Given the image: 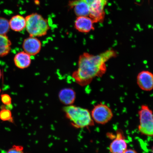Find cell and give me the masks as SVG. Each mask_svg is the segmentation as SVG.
<instances>
[{
    "label": "cell",
    "mask_w": 153,
    "mask_h": 153,
    "mask_svg": "<svg viewBox=\"0 0 153 153\" xmlns=\"http://www.w3.org/2000/svg\"><path fill=\"white\" fill-rule=\"evenodd\" d=\"M138 128L142 135L153 137V112L148 105H143L138 111Z\"/></svg>",
    "instance_id": "obj_4"
},
{
    "label": "cell",
    "mask_w": 153,
    "mask_h": 153,
    "mask_svg": "<svg viewBox=\"0 0 153 153\" xmlns=\"http://www.w3.org/2000/svg\"><path fill=\"white\" fill-rule=\"evenodd\" d=\"M152 153H153V146L152 148Z\"/></svg>",
    "instance_id": "obj_22"
},
{
    "label": "cell",
    "mask_w": 153,
    "mask_h": 153,
    "mask_svg": "<svg viewBox=\"0 0 153 153\" xmlns=\"http://www.w3.org/2000/svg\"><path fill=\"white\" fill-rule=\"evenodd\" d=\"M63 110L72 125L76 128H85L94 125L91 112L87 109L72 105L65 106Z\"/></svg>",
    "instance_id": "obj_2"
},
{
    "label": "cell",
    "mask_w": 153,
    "mask_h": 153,
    "mask_svg": "<svg viewBox=\"0 0 153 153\" xmlns=\"http://www.w3.org/2000/svg\"><path fill=\"white\" fill-rule=\"evenodd\" d=\"M1 89H0V93H1Z\"/></svg>",
    "instance_id": "obj_23"
},
{
    "label": "cell",
    "mask_w": 153,
    "mask_h": 153,
    "mask_svg": "<svg viewBox=\"0 0 153 153\" xmlns=\"http://www.w3.org/2000/svg\"><path fill=\"white\" fill-rule=\"evenodd\" d=\"M127 149V143L122 131L117 132L115 138L111 143L109 150L111 153H123Z\"/></svg>",
    "instance_id": "obj_9"
},
{
    "label": "cell",
    "mask_w": 153,
    "mask_h": 153,
    "mask_svg": "<svg viewBox=\"0 0 153 153\" xmlns=\"http://www.w3.org/2000/svg\"><path fill=\"white\" fill-rule=\"evenodd\" d=\"M137 81L140 88L145 91L153 89V74L149 71H143L137 76Z\"/></svg>",
    "instance_id": "obj_7"
},
{
    "label": "cell",
    "mask_w": 153,
    "mask_h": 153,
    "mask_svg": "<svg viewBox=\"0 0 153 153\" xmlns=\"http://www.w3.org/2000/svg\"><path fill=\"white\" fill-rule=\"evenodd\" d=\"M31 56L24 51L17 53L14 58V64L17 68L24 69L27 68L31 64Z\"/></svg>",
    "instance_id": "obj_13"
},
{
    "label": "cell",
    "mask_w": 153,
    "mask_h": 153,
    "mask_svg": "<svg viewBox=\"0 0 153 153\" xmlns=\"http://www.w3.org/2000/svg\"><path fill=\"white\" fill-rule=\"evenodd\" d=\"M25 19L26 28L30 36L43 37L47 35L50 29L48 20L38 13L28 15Z\"/></svg>",
    "instance_id": "obj_3"
},
{
    "label": "cell",
    "mask_w": 153,
    "mask_h": 153,
    "mask_svg": "<svg viewBox=\"0 0 153 153\" xmlns=\"http://www.w3.org/2000/svg\"><path fill=\"white\" fill-rule=\"evenodd\" d=\"M58 97L60 102L65 106L73 105L76 94L75 91L70 88H64L59 91Z\"/></svg>",
    "instance_id": "obj_12"
},
{
    "label": "cell",
    "mask_w": 153,
    "mask_h": 153,
    "mask_svg": "<svg viewBox=\"0 0 153 153\" xmlns=\"http://www.w3.org/2000/svg\"><path fill=\"white\" fill-rule=\"evenodd\" d=\"M89 6V16L94 23L101 22L105 17L104 8L108 0H84Z\"/></svg>",
    "instance_id": "obj_6"
},
{
    "label": "cell",
    "mask_w": 153,
    "mask_h": 153,
    "mask_svg": "<svg viewBox=\"0 0 153 153\" xmlns=\"http://www.w3.org/2000/svg\"><path fill=\"white\" fill-rule=\"evenodd\" d=\"M123 153H138L137 151L132 149H127Z\"/></svg>",
    "instance_id": "obj_20"
},
{
    "label": "cell",
    "mask_w": 153,
    "mask_h": 153,
    "mask_svg": "<svg viewBox=\"0 0 153 153\" xmlns=\"http://www.w3.org/2000/svg\"><path fill=\"white\" fill-rule=\"evenodd\" d=\"M41 42L37 37L29 36L24 40L22 48L24 51L31 56L39 53L42 49Z\"/></svg>",
    "instance_id": "obj_8"
},
{
    "label": "cell",
    "mask_w": 153,
    "mask_h": 153,
    "mask_svg": "<svg viewBox=\"0 0 153 153\" xmlns=\"http://www.w3.org/2000/svg\"><path fill=\"white\" fill-rule=\"evenodd\" d=\"M7 153H25L24 148L21 145H13L12 148L10 149Z\"/></svg>",
    "instance_id": "obj_18"
},
{
    "label": "cell",
    "mask_w": 153,
    "mask_h": 153,
    "mask_svg": "<svg viewBox=\"0 0 153 153\" xmlns=\"http://www.w3.org/2000/svg\"><path fill=\"white\" fill-rule=\"evenodd\" d=\"M10 28L8 20L5 18L0 17V34L6 35Z\"/></svg>",
    "instance_id": "obj_16"
},
{
    "label": "cell",
    "mask_w": 153,
    "mask_h": 153,
    "mask_svg": "<svg viewBox=\"0 0 153 153\" xmlns=\"http://www.w3.org/2000/svg\"><path fill=\"white\" fill-rule=\"evenodd\" d=\"M94 24L90 18L88 16H78L74 22V27L78 32L88 33L95 29Z\"/></svg>",
    "instance_id": "obj_10"
},
{
    "label": "cell",
    "mask_w": 153,
    "mask_h": 153,
    "mask_svg": "<svg viewBox=\"0 0 153 153\" xmlns=\"http://www.w3.org/2000/svg\"><path fill=\"white\" fill-rule=\"evenodd\" d=\"M69 5L74 9V13L77 17L89 16V6L84 0H74L70 2Z\"/></svg>",
    "instance_id": "obj_11"
},
{
    "label": "cell",
    "mask_w": 153,
    "mask_h": 153,
    "mask_svg": "<svg viewBox=\"0 0 153 153\" xmlns=\"http://www.w3.org/2000/svg\"><path fill=\"white\" fill-rule=\"evenodd\" d=\"M10 27L16 32H20L26 28L25 18L20 15L13 16L9 22Z\"/></svg>",
    "instance_id": "obj_14"
},
{
    "label": "cell",
    "mask_w": 153,
    "mask_h": 153,
    "mask_svg": "<svg viewBox=\"0 0 153 153\" xmlns=\"http://www.w3.org/2000/svg\"><path fill=\"white\" fill-rule=\"evenodd\" d=\"M0 119L4 121L12 122L13 119L11 111L8 109L2 108L0 111Z\"/></svg>",
    "instance_id": "obj_17"
},
{
    "label": "cell",
    "mask_w": 153,
    "mask_h": 153,
    "mask_svg": "<svg viewBox=\"0 0 153 153\" xmlns=\"http://www.w3.org/2000/svg\"><path fill=\"white\" fill-rule=\"evenodd\" d=\"M1 99L2 102L5 105L9 106L11 105L12 100L10 96L8 94H2L1 95Z\"/></svg>",
    "instance_id": "obj_19"
},
{
    "label": "cell",
    "mask_w": 153,
    "mask_h": 153,
    "mask_svg": "<svg viewBox=\"0 0 153 153\" xmlns=\"http://www.w3.org/2000/svg\"><path fill=\"white\" fill-rule=\"evenodd\" d=\"M117 55L116 51L112 49L98 55L82 53L78 58L77 70L72 73L73 79L82 87L89 85L95 78L104 75L107 71L106 62Z\"/></svg>",
    "instance_id": "obj_1"
},
{
    "label": "cell",
    "mask_w": 153,
    "mask_h": 153,
    "mask_svg": "<svg viewBox=\"0 0 153 153\" xmlns=\"http://www.w3.org/2000/svg\"><path fill=\"white\" fill-rule=\"evenodd\" d=\"M91 113L94 122L101 125L108 123L114 116L111 109L102 103L95 105Z\"/></svg>",
    "instance_id": "obj_5"
},
{
    "label": "cell",
    "mask_w": 153,
    "mask_h": 153,
    "mask_svg": "<svg viewBox=\"0 0 153 153\" xmlns=\"http://www.w3.org/2000/svg\"><path fill=\"white\" fill-rule=\"evenodd\" d=\"M2 74L1 69H0V79H1V77Z\"/></svg>",
    "instance_id": "obj_21"
},
{
    "label": "cell",
    "mask_w": 153,
    "mask_h": 153,
    "mask_svg": "<svg viewBox=\"0 0 153 153\" xmlns=\"http://www.w3.org/2000/svg\"><path fill=\"white\" fill-rule=\"evenodd\" d=\"M11 45V42L6 35L0 34V57H4L9 54Z\"/></svg>",
    "instance_id": "obj_15"
}]
</instances>
